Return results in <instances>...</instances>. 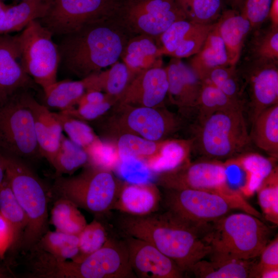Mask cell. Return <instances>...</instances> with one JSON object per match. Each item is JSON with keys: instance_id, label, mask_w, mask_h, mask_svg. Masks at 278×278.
<instances>
[{"instance_id": "6da1fadb", "label": "cell", "mask_w": 278, "mask_h": 278, "mask_svg": "<svg viewBox=\"0 0 278 278\" xmlns=\"http://www.w3.org/2000/svg\"><path fill=\"white\" fill-rule=\"evenodd\" d=\"M113 227L120 235L145 240L171 259L184 272H190L199 260L208 256L204 240L208 223H195L165 210L145 216L119 213Z\"/></svg>"}, {"instance_id": "7a4b0ae2", "label": "cell", "mask_w": 278, "mask_h": 278, "mask_svg": "<svg viewBox=\"0 0 278 278\" xmlns=\"http://www.w3.org/2000/svg\"><path fill=\"white\" fill-rule=\"evenodd\" d=\"M62 37L58 45L59 65L82 79L117 62L131 37L111 18Z\"/></svg>"}, {"instance_id": "3957f363", "label": "cell", "mask_w": 278, "mask_h": 278, "mask_svg": "<svg viewBox=\"0 0 278 278\" xmlns=\"http://www.w3.org/2000/svg\"><path fill=\"white\" fill-rule=\"evenodd\" d=\"M110 234L98 250L81 260L57 261L43 252H38L31 264L34 277L134 278L123 238Z\"/></svg>"}, {"instance_id": "277c9868", "label": "cell", "mask_w": 278, "mask_h": 278, "mask_svg": "<svg viewBox=\"0 0 278 278\" xmlns=\"http://www.w3.org/2000/svg\"><path fill=\"white\" fill-rule=\"evenodd\" d=\"M271 234L258 217L244 212L210 223L204 240L210 248V260H251L259 256Z\"/></svg>"}, {"instance_id": "5b68a950", "label": "cell", "mask_w": 278, "mask_h": 278, "mask_svg": "<svg viewBox=\"0 0 278 278\" xmlns=\"http://www.w3.org/2000/svg\"><path fill=\"white\" fill-rule=\"evenodd\" d=\"M74 176L55 177L50 198L69 200L94 218L109 217L123 183L112 170L88 164Z\"/></svg>"}, {"instance_id": "8992f818", "label": "cell", "mask_w": 278, "mask_h": 278, "mask_svg": "<svg viewBox=\"0 0 278 278\" xmlns=\"http://www.w3.org/2000/svg\"><path fill=\"white\" fill-rule=\"evenodd\" d=\"M5 177L27 219L19 249L30 251L48 231V203L50 188L21 159L4 155Z\"/></svg>"}, {"instance_id": "52a82bcc", "label": "cell", "mask_w": 278, "mask_h": 278, "mask_svg": "<svg viewBox=\"0 0 278 278\" xmlns=\"http://www.w3.org/2000/svg\"><path fill=\"white\" fill-rule=\"evenodd\" d=\"M244 112L240 109L218 111L196 124L193 148L203 158L218 161L248 152L252 143Z\"/></svg>"}, {"instance_id": "ba28073f", "label": "cell", "mask_w": 278, "mask_h": 278, "mask_svg": "<svg viewBox=\"0 0 278 278\" xmlns=\"http://www.w3.org/2000/svg\"><path fill=\"white\" fill-rule=\"evenodd\" d=\"M162 189L161 204L164 208L195 223L215 221L233 210L248 212L250 209V204L246 201L220 192Z\"/></svg>"}, {"instance_id": "9c48e42d", "label": "cell", "mask_w": 278, "mask_h": 278, "mask_svg": "<svg viewBox=\"0 0 278 278\" xmlns=\"http://www.w3.org/2000/svg\"><path fill=\"white\" fill-rule=\"evenodd\" d=\"M27 91L0 100V154L25 162L43 158L32 113L25 100Z\"/></svg>"}, {"instance_id": "30bf717a", "label": "cell", "mask_w": 278, "mask_h": 278, "mask_svg": "<svg viewBox=\"0 0 278 278\" xmlns=\"http://www.w3.org/2000/svg\"><path fill=\"white\" fill-rule=\"evenodd\" d=\"M111 19L130 37L158 39L173 23L187 20L175 0H119Z\"/></svg>"}, {"instance_id": "8fae6325", "label": "cell", "mask_w": 278, "mask_h": 278, "mask_svg": "<svg viewBox=\"0 0 278 278\" xmlns=\"http://www.w3.org/2000/svg\"><path fill=\"white\" fill-rule=\"evenodd\" d=\"M53 36L38 20L30 22L18 34L20 63L43 90L57 81L60 55Z\"/></svg>"}, {"instance_id": "7c38bea8", "label": "cell", "mask_w": 278, "mask_h": 278, "mask_svg": "<svg viewBox=\"0 0 278 278\" xmlns=\"http://www.w3.org/2000/svg\"><path fill=\"white\" fill-rule=\"evenodd\" d=\"M105 126L117 135L129 133L152 141L166 140L182 126V119L160 107L134 106L117 103Z\"/></svg>"}, {"instance_id": "4fadbf2b", "label": "cell", "mask_w": 278, "mask_h": 278, "mask_svg": "<svg viewBox=\"0 0 278 278\" xmlns=\"http://www.w3.org/2000/svg\"><path fill=\"white\" fill-rule=\"evenodd\" d=\"M119 0H53L38 20L53 36H63L88 25L112 18Z\"/></svg>"}, {"instance_id": "5bb4252c", "label": "cell", "mask_w": 278, "mask_h": 278, "mask_svg": "<svg viewBox=\"0 0 278 278\" xmlns=\"http://www.w3.org/2000/svg\"><path fill=\"white\" fill-rule=\"evenodd\" d=\"M156 184L164 189H201L232 194L228 167L221 161L203 158L188 162L172 170L155 175Z\"/></svg>"}, {"instance_id": "9a60e30c", "label": "cell", "mask_w": 278, "mask_h": 278, "mask_svg": "<svg viewBox=\"0 0 278 278\" xmlns=\"http://www.w3.org/2000/svg\"><path fill=\"white\" fill-rule=\"evenodd\" d=\"M237 70L244 111L252 123L263 110L278 103V62L245 60Z\"/></svg>"}, {"instance_id": "2e32d148", "label": "cell", "mask_w": 278, "mask_h": 278, "mask_svg": "<svg viewBox=\"0 0 278 278\" xmlns=\"http://www.w3.org/2000/svg\"><path fill=\"white\" fill-rule=\"evenodd\" d=\"M120 235L125 241L130 265L136 277H183L184 273L177 265L154 246L139 238Z\"/></svg>"}, {"instance_id": "e0dca14e", "label": "cell", "mask_w": 278, "mask_h": 278, "mask_svg": "<svg viewBox=\"0 0 278 278\" xmlns=\"http://www.w3.org/2000/svg\"><path fill=\"white\" fill-rule=\"evenodd\" d=\"M216 23L200 24L187 20L175 22L159 38L160 55L177 59L194 55L200 49Z\"/></svg>"}, {"instance_id": "ac0fdd59", "label": "cell", "mask_w": 278, "mask_h": 278, "mask_svg": "<svg viewBox=\"0 0 278 278\" xmlns=\"http://www.w3.org/2000/svg\"><path fill=\"white\" fill-rule=\"evenodd\" d=\"M168 90L165 67L162 65L153 66L136 75L117 102L134 106L163 107Z\"/></svg>"}, {"instance_id": "d6986e66", "label": "cell", "mask_w": 278, "mask_h": 278, "mask_svg": "<svg viewBox=\"0 0 278 278\" xmlns=\"http://www.w3.org/2000/svg\"><path fill=\"white\" fill-rule=\"evenodd\" d=\"M165 69L168 82L167 97L170 102L178 107L182 116H192L196 112L202 81L181 59L172 58Z\"/></svg>"}, {"instance_id": "ffe728a7", "label": "cell", "mask_w": 278, "mask_h": 278, "mask_svg": "<svg viewBox=\"0 0 278 278\" xmlns=\"http://www.w3.org/2000/svg\"><path fill=\"white\" fill-rule=\"evenodd\" d=\"M20 58L18 35L0 34V100L36 89L37 84L24 71Z\"/></svg>"}, {"instance_id": "44dd1931", "label": "cell", "mask_w": 278, "mask_h": 278, "mask_svg": "<svg viewBox=\"0 0 278 278\" xmlns=\"http://www.w3.org/2000/svg\"><path fill=\"white\" fill-rule=\"evenodd\" d=\"M25 100L32 113L36 140L41 154L51 164L63 135L62 126L53 112L38 102L30 91L25 93Z\"/></svg>"}, {"instance_id": "7402d4cb", "label": "cell", "mask_w": 278, "mask_h": 278, "mask_svg": "<svg viewBox=\"0 0 278 278\" xmlns=\"http://www.w3.org/2000/svg\"><path fill=\"white\" fill-rule=\"evenodd\" d=\"M162 192L151 182H123L113 210L132 216H145L159 210Z\"/></svg>"}, {"instance_id": "603a6c76", "label": "cell", "mask_w": 278, "mask_h": 278, "mask_svg": "<svg viewBox=\"0 0 278 278\" xmlns=\"http://www.w3.org/2000/svg\"><path fill=\"white\" fill-rule=\"evenodd\" d=\"M216 23L229 64L237 65L246 39L252 30L250 23L239 11L232 9H225Z\"/></svg>"}, {"instance_id": "cb8c5ba5", "label": "cell", "mask_w": 278, "mask_h": 278, "mask_svg": "<svg viewBox=\"0 0 278 278\" xmlns=\"http://www.w3.org/2000/svg\"><path fill=\"white\" fill-rule=\"evenodd\" d=\"M158 39L144 35L131 37L120 58L127 66L132 78L143 71L162 65Z\"/></svg>"}, {"instance_id": "d4e9b609", "label": "cell", "mask_w": 278, "mask_h": 278, "mask_svg": "<svg viewBox=\"0 0 278 278\" xmlns=\"http://www.w3.org/2000/svg\"><path fill=\"white\" fill-rule=\"evenodd\" d=\"M249 133L252 143L268 154L278 158V103L263 110L253 121Z\"/></svg>"}, {"instance_id": "484cf974", "label": "cell", "mask_w": 278, "mask_h": 278, "mask_svg": "<svg viewBox=\"0 0 278 278\" xmlns=\"http://www.w3.org/2000/svg\"><path fill=\"white\" fill-rule=\"evenodd\" d=\"M188 65L201 80L212 69L230 65L224 44L218 31L217 23L209 32L200 49L193 56Z\"/></svg>"}, {"instance_id": "4316f807", "label": "cell", "mask_w": 278, "mask_h": 278, "mask_svg": "<svg viewBox=\"0 0 278 278\" xmlns=\"http://www.w3.org/2000/svg\"><path fill=\"white\" fill-rule=\"evenodd\" d=\"M192 149V139H166L158 152L145 162L152 173L158 174L175 169L189 161Z\"/></svg>"}, {"instance_id": "83f0119b", "label": "cell", "mask_w": 278, "mask_h": 278, "mask_svg": "<svg viewBox=\"0 0 278 278\" xmlns=\"http://www.w3.org/2000/svg\"><path fill=\"white\" fill-rule=\"evenodd\" d=\"M132 78L125 64L117 61L110 68L82 79L85 83L86 91L103 92L118 100Z\"/></svg>"}, {"instance_id": "f1b7e54d", "label": "cell", "mask_w": 278, "mask_h": 278, "mask_svg": "<svg viewBox=\"0 0 278 278\" xmlns=\"http://www.w3.org/2000/svg\"><path fill=\"white\" fill-rule=\"evenodd\" d=\"M254 261L227 260L209 261L202 259L192 267L190 272L198 278L251 277Z\"/></svg>"}, {"instance_id": "f546056e", "label": "cell", "mask_w": 278, "mask_h": 278, "mask_svg": "<svg viewBox=\"0 0 278 278\" xmlns=\"http://www.w3.org/2000/svg\"><path fill=\"white\" fill-rule=\"evenodd\" d=\"M273 160H275L249 152L228 160L239 166L245 172L246 182L240 189L242 195L250 196L257 190L274 169Z\"/></svg>"}, {"instance_id": "4dcf8cb0", "label": "cell", "mask_w": 278, "mask_h": 278, "mask_svg": "<svg viewBox=\"0 0 278 278\" xmlns=\"http://www.w3.org/2000/svg\"><path fill=\"white\" fill-rule=\"evenodd\" d=\"M49 6L50 4L44 0H27L16 5L9 6L0 29V34L24 29L30 22L42 18Z\"/></svg>"}, {"instance_id": "1f68e13d", "label": "cell", "mask_w": 278, "mask_h": 278, "mask_svg": "<svg viewBox=\"0 0 278 278\" xmlns=\"http://www.w3.org/2000/svg\"><path fill=\"white\" fill-rule=\"evenodd\" d=\"M85 92L86 87L83 79L57 81L43 90L45 106L57 109L60 111L69 110L77 105Z\"/></svg>"}, {"instance_id": "d6a6232c", "label": "cell", "mask_w": 278, "mask_h": 278, "mask_svg": "<svg viewBox=\"0 0 278 278\" xmlns=\"http://www.w3.org/2000/svg\"><path fill=\"white\" fill-rule=\"evenodd\" d=\"M33 248L44 252L57 261L73 260L79 253L78 236L48 230Z\"/></svg>"}, {"instance_id": "836d02e7", "label": "cell", "mask_w": 278, "mask_h": 278, "mask_svg": "<svg viewBox=\"0 0 278 278\" xmlns=\"http://www.w3.org/2000/svg\"><path fill=\"white\" fill-rule=\"evenodd\" d=\"M238 109L244 111L241 102L228 96L215 86L202 81L196 107L197 124L215 112Z\"/></svg>"}, {"instance_id": "e575fe53", "label": "cell", "mask_w": 278, "mask_h": 278, "mask_svg": "<svg viewBox=\"0 0 278 278\" xmlns=\"http://www.w3.org/2000/svg\"><path fill=\"white\" fill-rule=\"evenodd\" d=\"M0 213L12 228V250L19 249L27 221L22 208L15 199L6 178L0 187Z\"/></svg>"}, {"instance_id": "d590c367", "label": "cell", "mask_w": 278, "mask_h": 278, "mask_svg": "<svg viewBox=\"0 0 278 278\" xmlns=\"http://www.w3.org/2000/svg\"><path fill=\"white\" fill-rule=\"evenodd\" d=\"M50 222L56 230L78 235L87 224L79 208L68 199H56L51 210Z\"/></svg>"}, {"instance_id": "8d00e7d4", "label": "cell", "mask_w": 278, "mask_h": 278, "mask_svg": "<svg viewBox=\"0 0 278 278\" xmlns=\"http://www.w3.org/2000/svg\"><path fill=\"white\" fill-rule=\"evenodd\" d=\"M89 163V158L85 150L63 134L59 147L50 164L55 170V177L71 176Z\"/></svg>"}, {"instance_id": "74e56055", "label": "cell", "mask_w": 278, "mask_h": 278, "mask_svg": "<svg viewBox=\"0 0 278 278\" xmlns=\"http://www.w3.org/2000/svg\"><path fill=\"white\" fill-rule=\"evenodd\" d=\"M253 31L245 60L278 62V27L270 25Z\"/></svg>"}, {"instance_id": "f35d334b", "label": "cell", "mask_w": 278, "mask_h": 278, "mask_svg": "<svg viewBox=\"0 0 278 278\" xmlns=\"http://www.w3.org/2000/svg\"><path fill=\"white\" fill-rule=\"evenodd\" d=\"M187 20L200 24L216 23L225 9L224 0H175Z\"/></svg>"}, {"instance_id": "ab89813d", "label": "cell", "mask_w": 278, "mask_h": 278, "mask_svg": "<svg viewBox=\"0 0 278 278\" xmlns=\"http://www.w3.org/2000/svg\"><path fill=\"white\" fill-rule=\"evenodd\" d=\"M219 89L228 96L241 102L244 107L241 83L236 65H224L210 70L201 80Z\"/></svg>"}, {"instance_id": "60d3db41", "label": "cell", "mask_w": 278, "mask_h": 278, "mask_svg": "<svg viewBox=\"0 0 278 278\" xmlns=\"http://www.w3.org/2000/svg\"><path fill=\"white\" fill-rule=\"evenodd\" d=\"M163 141H152L136 135L123 133L119 134L115 144L119 160L132 157L146 161L158 152Z\"/></svg>"}, {"instance_id": "b9f144b4", "label": "cell", "mask_w": 278, "mask_h": 278, "mask_svg": "<svg viewBox=\"0 0 278 278\" xmlns=\"http://www.w3.org/2000/svg\"><path fill=\"white\" fill-rule=\"evenodd\" d=\"M103 220L94 218L89 224L87 223L78 235L79 253L73 261L81 260L105 244L111 233Z\"/></svg>"}, {"instance_id": "7bdbcfd3", "label": "cell", "mask_w": 278, "mask_h": 278, "mask_svg": "<svg viewBox=\"0 0 278 278\" xmlns=\"http://www.w3.org/2000/svg\"><path fill=\"white\" fill-rule=\"evenodd\" d=\"M53 114L68 138L85 151L99 138L92 128L85 121L61 111L53 112Z\"/></svg>"}, {"instance_id": "ee69618b", "label": "cell", "mask_w": 278, "mask_h": 278, "mask_svg": "<svg viewBox=\"0 0 278 278\" xmlns=\"http://www.w3.org/2000/svg\"><path fill=\"white\" fill-rule=\"evenodd\" d=\"M258 200L267 220L278 223V172L274 167L257 188Z\"/></svg>"}, {"instance_id": "f6af8a7d", "label": "cell", "mask_w": 278, "mask_h": 278, "mask_svg": "<svg viewBox=\"0 0 278 278\" xmlns=\"http://www.w3.org/2000/svg\"><path fill=\"white\" fill-rule=\"evenodd\" d=\"M89 158V164L113 170L119 158L115 143L99 138L85 151Z\"/></svg>"}, {"instance_id": "bcb514c9", "label": "cell", "mask_w": 278, "mask_h": 278, "mask_svg": "<svg viewBox=\"0 0 278 278\" xmlns=\"http://www.w3.org/2000/svg\"><path fill=\"white\" fill-rule=\"evenodd\" d=\"M117 168L125 181L132 183L150 182L149 178L152 173L145 161L132 157L120 159Z\"/></svg>"}, {"instance_id": "7dc6e473", "label": "cell", "mask_w": 278, "mask_h": 278, "mask_svg": "<svg viewBox=\"0 0 278 278\" xmlns=\"http://www.w3.org/2000/svg\"><path fill=\"white\" fill-rule=\"evenodd\" d=\"M117 101V99L109 97L100 103L78 105L77 108L61 112L84 121L96 120L106 114Z\"/></svg>"}, {"instance_id": "c3c4849f", "label": "cell", "mask_w": 278, "mask_h": 278, "mask_svg": "<svg viewBox=\"0 0 278 278\" xmlns=\"http://www.w3.org/2000/svg\"><path fill=\"white\" fill-rule=\"evenodd\" d=\"M273 0H245L240 13L250 22L252 30L260 28L268 18Z\"/></svg>"}, {"instance_id": "681fc988", "label": "cell", "mask_w": 278, "mask_h": 278, "mask_svg": "<svg viewBox=\"0 0 278 278\" xmlns=\"http://www.w3.org/2000/svg\"><path fill=\"white\" fill-rule=\"evenodd\" d=\"M260 260L256 263L253 268L251 277L259 278L264 271L278 269L277 236L270 241L260 254Z\"/></svg>"}, {"instance_id": "f907efd6", "label": "cell", "mask_w": 278, "mask_h": 278, "mask_svg": "<svg viewBox=\"0 0 278 278\" xmlns=\"http://www.w3.org/2000/svg\"><path fill=\"white\" fill-rule=\"evenodd\" d=\"M13 244V233L11 227L0 213V258L4 260L8 251Z\"/></svg>"}, {"instance_id": "816d5d0a", "label": "cell", "mask_w": 278, "mask_h": 278, "mask_svg": "<svg viewBox=\"0 0 278 278\" xmlns=\"http://www.w3.org/2000/svg\"><path fill=\"white\" fill-rule=\"evenodd\" d=\"M109 97L105 93L98 91H88L83 95L77 105L100 103ZM113 98V97H112Z\"/></svg>"}, {"instance_id": "f5cc1de1", "label": "cell", "mask_w": 278, "mask_h": 278, "mask_svg": "<svg viewBox=\"0 0 278 278\" xmlns=\"http://www.w3.org/2000/svg\"><path fill=\"white\" fill-rule=\"evenodd\" d=\"M268 18L271 25L278 27V0H273L268 14Z\"/></svg>"}, {"instance_id": "db71d44e", "label": "cell", "mask_w": 278, "mask_h": 278, "mask_svg": "<svg viewBox=\"0 0 278 278\" xmlns=\"http://www.w3.org/2000/svg\"><path fill=\"white\" fill-rule=\"evenodd\" d=\"M0 258V278H10L14 277V274L7 265L2 263Z\"/></svg>"}, {"instance_id": "11a10c76", "label": "cell", "mask_w": 278, "mask_h": 278, "mask_svg": "<svg viewBox=\"0 0 278 278\" xmlns=\"http://www.w3.org/2000/svg\"><path fill=\"white\" fill-rule=\"evenodd\" d=\"M231 7V9L237 10L239 12L241 10L245 0H224Z\"/></svg>"}, {"instance_id": "9f6ffc18", "label": "cell", "mask_w": 278, "mask_h": 278, "mask_svg": "<svg viewBox=\"0 0 278 278\" xmlns=\"http://www.w3.org/2000/svg\"><path fill=\"white\" fill-rule=\"evenodd\" d=\"M6 164L3 155L0 154V187L5 177Z\"/></svg>"}, {"instance_id": "6f0895ef", "label": "cell", "mask_w": 278, "mask_h": 278, "mask_svg": "<svg viewBox=\"0 0 278 278\" xmlns=\"http://www.w3.org/2000/svg\"><path fill=\"white\" fill-rule=\"evenodd\" d=\"M277 278L278 277V269H270L261 273L259 278Z\"/></svg>"}, {"instance_id": "680465c9", "label": "cell", "mask_w": 278, "mask_h": 278, "mask_svg": "<svg viewBox=\"0 0 278 278\" xmlns=\"http://www.w3.org/2000/svg\"><path fill=\"white\" fill-rule=\"evenodd\" d=\"M9 6L6 5L2 0H0V29L3 25L6 12Z\"/></svg>"}, {"instance_id": "91938a15", "label": "cell", "mask_w": 278, "mask_h": 278, "mask_svg": "<svg viewBox=\"0 0 278 278\" xmlns=\"http://www.w3.org/2000/svg\"><path fill=\"white\" fill-rule=\"evenodd\" d=\"M22 1H27V0H22ZM44 1L50 4L53 0H44Z\"/></svg>"}]
</instances>
